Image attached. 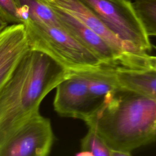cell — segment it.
Wrapping results in <instances>:
<instances>
[{"label":"cell","mask_w":156,"mask_h":156,"mask_svg":"<svg viewBox=\"0 0 156 156\" xmlns=\"http://www.w3.org/2000/svg\"><path fill=\"white\" fill-rule=\"evenodd\" d=\"M41 1L49 6L60 9L72 15L96 32L113 48L118 55V60L124 54L130 52L126 45L81 0Z\"/></svg>","instance_id":"obj_8"},{"label":"cell","mask_w":156,"mask_h":156,"mask_svg":"<svg viewBox=\"0 0 156 156\" xmlns=\"http://www.w3.org/2000/svg\"><path fill=\"white\" fill-rule=\"evenodd\" d=\"M18 6L23 23L27 18L62 28L53 10L41 0H15Z\"/></svg>","instance_id":"obj_12"},{"label":"cell","mask_w":156,"mask_h":156,"mask_svg":"<svg viewBox=\"0 0 156 156\" xmlns=\"http://www.w3.org/2000/svg\"><path fill=\"white\" fill-rule=\"evenodd\" d=\"M128 48L130 52L152 50L149 37L137 16L131 1L81 0Z\"/></svg>","instance_id":"obj_4"},{"label":"cell","mask_w":156,"mask_h":156,"mask_svg":"<svg viewBox=\"0 0 156 156\" xmlns=\"http://www.w3.org/2000/svg\"><path fill=\"white\" fill-rule=\"evenodd\" d=\"M82 121L112 151L130 155L156 141V100L118 89L105 96Z\"/></svg>","instance_id":"obj_1"},{"label":"cell","mask_w":156,"mask_h":156,"mask_svg":"<svg viewBox=\"0 0 156 156\" xmlns=\"http://www.w3.org/2000/svg\"><path fill=\"white\" fill-rule=\"evenodd\" d=\"M132 4L147 35L156 36V0H133Z\"/></svg>","instance_id":"obj_13"},{"label":"cell","mask_w":156,"mask_h":156,"mask_svg":"<svg viewBox=\"0 0 156 156\" xmlns=\"http://www.w3.org/2000/svg\"><path fill=\"white\" fill-rule=\"evenodd\" d=\"M75 73L86 80L91 96L98 103L107 94L119 89L115 77L113 64L102 63L89 69Z\"/></svg>","instance_id":"obj_11"},{"label":"cell","mask_w":156,"mask_h":156,"mask_svg":"<svg viewBox=\"0 0 156 156\" xmlns=\"http://www.w3.org/2000/svg\"><path fill=\"white\" fill-rule=\"evenodd\" d=\"M55 135L51 120L40 113L23 124L0 147V156H47Z\"/></svg>","instance_id":"obj_5"},{"label":"cell","mask_w":156,"mask_h":156,"mask_svg":"<svg viewBox=\"0 0 156 156\" xmlns=\"http://www.w3.org/2000/svg\"><path fill=\"white\" fill-rule=\"evenodd\" d=\"M49 7L55 13L63 29L94 52L104 63L116 64L118 55L102 38L72 15L60 9Z\"/></svg>","instance_id":"obj_9"},{"label":"cell","mask_w":156,"mask_h":156,"mask_svg":"<svg viewBox=\"0 0 156 156\" xmlns=\"http://www.w3.org/2000/svg\"><path fill=\"white\" fill-rule=\"evenodd\" d=\"M113 71L119 89L136 92L156 100V71L115 64Z\"/></svg>","instance_id":"obj_10"},{"label":"cell","mask_w":156,"mask_h":156,"mask_svg":"<svg viewBox=\"0 0 156 156\" xmlns=\"http://www.w3.org/2000/svg\"><path fill=\"white\" fill-rule=\"evenodd\" d=\"M116 65L126 68L156 71V56L147 53L127 52L119 57Z\"/></svg>","instance_id":"obj_15"},{"label":"cell","mask_w":156,"mask_h":156,"mask_svg":"<svg viewBox=\"0 0 156 156\" xmlns=\"http://www.w3.org/2000/svg\"><path fill=\"white\" fill-rule=\"evenodd\" d=\"M129 1H131V0H129Z\"/></svg>","instance_id":"obj_18"},{"label":"cell","mask_w":156,"mask_h":156,"mask_svg":"<svg viewBox=\"0 0 156 156\" xmlns=\"http://www.w3.org/2000/svg\"><path fill=\"white\" fill-rule=\"evenodd\" d=\"M31 51L43 52L69 72H80L104 63L64 29L27 18L23 23Z\"/></svg>","instance_id":"obj_3"},{"label":"cell","mask_w":156,"mask_h":156,"mask_svg":"<svg viewBox=\"0 0 156 156\" xmlns=\"http://www.w3.org/2000/svg\"><path fill=\"white\" fill-rule=\"evenodd\" d=\"M48 55L29 51L0 90V147L23 124L39 115L45 97L69 76Z\"/></svg>","instance_id":"obj_2"},{"label":"cell","mask_w":156,"mask_h":156,"mask_svg":"<svg viewBox=\"0 0 156 156\" xmlns=\"http://www.w3.org/2000/svg\"><path fill=\"white\" fill-rule=\"evenodd\" d=\"M0 16L8 23H23L20 10L15 0H0Z\"/></svg>","instance_id":"obj_16"},{"label":"cell","mask_w":156,"mask_h":156,"mask_svg":"<svg viewBox=\"0 0 156 156\" xmlns=\"http://www.w3.org/2000/svg\"><path fill=\"white\" fill-rule=\"evenodd\" d=\"M112 150L93 129H88L80 140V152L78 155L112 156Z\"/></svg>","instance_id":"obj_14"},{"label":"cell","mask_w":156,"mask_h":156,"mask_svg":"<svg viewBox=\"0 0 156 156\" xmlns=\"http://www.w3.org/2000/svg\"><path fill=\"white\" fill-rule=\"evenodd\" d=\"M29 51L24 23L12 24L0 32V90Z\"/></svg>","instance_id":"obj_7"},{"label":"cell","mask_w":156,"mask_h":156,"mask_svg":"<svg viewBox=\"0 0 156 156\" xmlns=\"http://www.w3.org/2000/svg\"><path fill=\"white\" fill-rule=\"evenodd\" d=\"M55 90L54 110L62 117L82 120L99 104L91 96L86 80L75 72H71Z\"/></svg>","instance_id":"obj_6"},{"label":"cell","mask_w":156,"mask_h":156,"mask_svg":"<svg viewBox=\"0 0 156 156\" xmlns=\"http://www.w3.org/2000/svg\"><path fill=\"white\" fill-rule=\"evenodd\" d=\"M8 26V23L0 16V32Z\"/></svg>","instance_id":"obj_17"}]
</instances>
